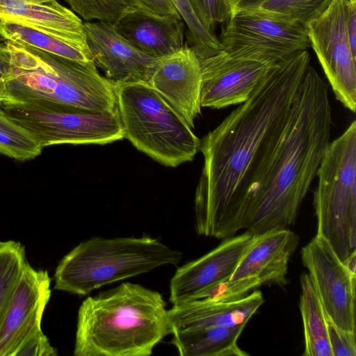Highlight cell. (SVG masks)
<instances>
[{
  "mask_svg": "<svg viewBox=\"0 0 356 356\" xmlns=\"http://www.w3.org/2000/svg\"><path fill=\"white\" fill-rule=\"evenodd\" d=\"M51 282L47 270H36L26 261L0 325V356H15L26 340L41 330Z\"/></svg>",
  "mask_w": 356,
  "mask_h": 356,
  "instance_id": "4fadbf2b",
  "label": "cell"
},
{
  "mask_svg": "<svg viewBox=\"0 0 356 356\" xmlns=\"http://www.w3.org/2000/svg\"><path fill=\"white\" fill-rule=\"evenodd\" d=\"M348 33L352 52L356 56V0L348 2Z\"/></svg>",
  "mask_w": 356,
  "mask_h": 356,
  "instance_id": "836d02e7",
  "label": "cell"
},
{
  "mask_svg": "<svg viewBox=\"0 0 356 356\" xmlns=\"http://www.w3.org/2000/svg\"><path fill=\"white\" fill-rule=\"evenodd\" d=\"M8 100V90L6 82L3 80H0V104L5 101Z\"/></svg>",
  "mask_w": 356,
  "mask_h": 356,
  "instance_id": "74e56055",
  "label": "cell"
},
{
  "mask_svg": "<svg viewBox=\"0 0 356 356\" xmlns=\"http://www.w3.org/2000/svg\"><path fill=\"white\" fill-rule=\"evenodd\" d=\"M73 12L86 22L116 23L124 15L140 9L135 0H65Z\"/></svg>",
  "mask_w": 356,
  "mask_h": 356,
  "instance_id": "4316f807",
  "label": "cell"
},
{
  "mask_svg": "<svg viewBox=\"0 0 356 356\" xmlns=\"http://www.w3.org/2000/svg\"><path fill=\"white\" fill-rule=\"evenodd\" d=\"M195 13L209 30L229 18V10L227 0H189Z\"/></svg>",
  "mask_w": 356,
  "mask_h": 356,
  "instance_id": "f546056e",
  "label": "cell"
},
{
  "mask_svg": "<svg viewBox=\"0 0 356 356\" xmlns=\"http://www.w3.org/2000/svg\"><path fill=\"white\" fill-rule=\"evenodd\" d=\"M11 55L6 42L0 43V80L7 81L12 76Z\"/></svg>",
  "mask_w": 356,
  "mask_h": 356,
  "instance_id": "e575fe53",
  "label": "cell"
},
{
  "mask_svg": "<svg viewBox=\"0 0 356 356\" xmlns=\"http://www.w3.org/2000/svg\"><path fill=\"white\" fill-rule=\"evenodd\" d=\"M201 106L223 108L248 100L275 65L236 58L224 50L200 58Z\"/></svg>",
  "mask_w": 356,
  "mask_h": 356,
  "instance_id": "7c38bea8",
  "label": "cell"
},
{
  "mask_svg": "<svg viewBox=\"0 0 356 356\" xmlns=\"http://www.w3.org/2000/svg\"><path fill=\"white\" fill-rule=\"evenodd\" d=\"M260 286H261V282L254 277L239 280L227 279L208 288L203 292L200 299L213 298L225 301L234 300L243 298L250 291Z\"/></svg>",
  "mask_w": 356,
  "mask_h": 356,
  "instance_id": "f1b7e54d",
  "label": "cell"
},
{
  "mask_svg": "<svg viewBox=\"0 0 356 356\" xmlns=\"http://www.w3.org/2000/svg\"><path fill=\"white\" fill-rule=\"evenodd\" d=\"M185 23L193 49L200 58L222 50L219 39L207 29L194 12L189 0H170Z\"/></svg>",
  "mask_w": 356,
  "mask_h": 356,
  "instance_id": "83f0119b",
  "label": "cell"
},
{
  "mask_svg": "<svg viewBox=\"0 0 356 356\" xmlns=\"http://www.w3.org/2000/svg\"><path fill=\"white\" fill-rule=\"evenodd\" d=\"M298 243V236L286 228L254 236L230 280L254 277L261 285H285L289 261Z\"/></svg>",
  "mask_w": 356,
  "mask_h": 356,
  "instance_id": "e0dca14e",
  "label": "cell"
},
{
  "mask_svg": "<svg viewBox=\"0 0 356 356\" xmlns=\"http://www.w3.org/2000/svg\"><path fill=\"white\" fill-rule=\"evenodd\" d=\"M86 43L92 60L105 77L114 83H147L156 60L139 51L104 22H83Z\"/></svg>",
  "mask_w": 356,
  "mask_h": 356,
  "instance_id": "2e32d148",
  "label": "cell"
},
{
  "mask_svg": "<svg viewBox=\"0 0 356 356\" xmlns=\"http://www.w3.org/2000/svg\"><path fill=\"white\" fill-rule=\"evenodd\" d=\"M58 350L53 347L42 330L26 340L17 349L15 356H57Z\"/></svg>",
  "mask_w": 356,
  "mask_h": 356,
  "instance_id": "1f68e13d",
  "label": "cell"
},
{
  "mask_svg": "<svg viewBox=\"0 0 356 356\" xmlns=\"http://www.w3.org/2000/svg\"><path fill=\"white\" fill-rule=\"evenodd\" d=\"M316 234L344 262L356 252V121L329 143L318 167Z\"/></svg>",
  "mask_w": 356,
  "mask_h": 356,
  "instance_id": "52a82bcc",
  "label": "cell"
},
{
  "mask_svg": "<svg viewBox=\"0 0 356 356\" xmlns=\"http://www.w3.org/2000/svg\"><path fill=\"white\" fill-rule=\"evenodd\" d=\"M343 263L352 274L356 275V252L351 254Z\"/></svg>",
  "mask_w": 356,
  "mask_h": 356,
  "instance_id": "8d00e7d4",
  "label": "cell"
},
{
  "mask_svg": "<svg viewBox=\"0 0 356 356\" xmlns=\"http://www.w3.org/2000/svg\"><path fill=\"white\" fill-rule=\"evenodd\" d=\"M115 86L124 138L138 150L168 167L193 160L201 140L155 90L144 82Z\"/></svg>",
  "mask_w": 356,
  "mask_h": 356,
  "instance_id": "8992f818",
  "label": "cell"
},
{
  "mask_svg": "<svg viewBox=\"0 0 356 356\" xmlns=\"http://www.w3.org/2000/svg\"><path fill=\"white\" fill-rule=\"evenodd\" d=\"M0 19L42 29L89 50L83 22L56 0H0Z\"/></svg>",
  "mask_w": 356,
  "mask_h": 356,
  "instance_id": "d6986e66",
  "label": "cell"
},
{
  "mask_svg": "<svg viewBox=\"0 0 356 356\" xmlns=\"http://www.w3.org/2000/svg\"><path fill=\"white\" fill-rule=\"evenodd\" d=\"M309 65L307 50L278 63L249 99L201 140L204 165L194 199L198 235L224 239L241 229L247 190L281 138Z\"/></svg>",
  "mask_w": 356,
  "mask_h": 356,
  "instance_id": "6da1fadb",
  "label": "cell"
},
{
  "mask_svg": "<svg viewBox=\"0 0 356 356\" xmlns=\"http://www.w3.org/2000/svg\"><path fill=\"white\" fill-rule=\"evenodd\" d=\"M113 24L133 47L152 58L165 56L184 46L185 23L181 18L154 16L138 9Z\"/></svg>",
  "mask_w": 356,
  "mask_h": 356,
  "instance_id": "ffe728a7",
  "label": "cell"
},
{
  "mask_svg": "<svg viewBox=\"0 0 356 356\" xmlns=\"http://www.w3.org/2000/svg\"><path fill=\"white\" fill-rule=\"evenodd\" d=\"M161 294L123 282L88 296L79 307L75 356H148L172 333Z\"/></svg>",
  "mask_w": 356,
  "mask_h": 356,
  "instance_id": "3957f363",
  "label": "cell"
},
{
  "mask_svg": "<svg viewBox=\"0 0 356 356\" xmlns=\"http://www.w3.org/2000/svg\"><path fill=\"white\" fill-rule=\"evenodd\" d=\"M181 258V251L150 236L92 237L60 260L54 275V289L86 296L163 266H177Z\"/></svg>",
  "mask_w": 356,
  "mask_h": 356,
  "instance_id": "5b68a950",
  "label": "cell"
},
{
  "mask_svg": "<svg viewBox=\"0 0 356 356\" xmlns=\"http://www.w3.org/2000/svg\"><path fill=\"white\" fill-rule=\"evenodd\" d=\"M332 127L328 85L309 65L282 136L247 190L241 229L256 236L294 224L330 143Z\"/></svg>",
  "mask_w": 356,
  "mask_h": 356,
  "instance_id": "7a4b0ae2",
  "label": "cell"
},
{
  "mask_svg": "<svg viewBox=\"0 0 356 356\" xmlns=\"http://www.w3.org/2000/svg\"><path fill=\"white\" fill-rule=\"evenodd\" d=\"M245 325L177 330L170 343L181 356H247L237 344Z\"/></svg>",
  "mask_w": 356,
  "mask_h": 356,
  "instance_id": "44dd1931",
  "label": "cell"
},
{
  "mask_svg": "<svg viewBox=\"0 0 356 356\" xmlns=\"http://www.w3.org/2000/svg\"><path fill=\"white\" fill-rule=\"evenodd\" d=\"M254 236L246 231L224 238L208 253L177 268L170 281V302L176 305L198 300L208 288L230 279Z\"/></svg>",
  "mask_w": 356,
  "mask_h": 356,
  "instance_id": "9a60e30c",
  "label": "cell"
},
{
  "mask_svg": "<svg viewBox=\"0 0 356 356\" xmlns=\"http://www.w3.org/2000/svg\"><path fill=\"white\" fill-rule=\"evenodd\" d=\"M300 287L299 307L305 339L302 355L332 356L328 339L327 316L308 274L301 275Z\"/></svg>",
  "mask_w": 356,
  "mask_h": 356,
  "instance_id": "7402d4cb",
  "label": "cell"
},
{
  "mask_svg": "<svg viewBox=\"0 0 356 356\" xmlns=\"http://www.w3.org/2000/svg\"><path fill=\"white\" fill-rule=\"evenodd\" d=\"M264 303L260 291L234 300L202 298L173 305L168 309L172 332L181 330L246 323Z\"/></svg>",
  "mask_w": 356,
  "mask_h": 356,
  "instance_id": "ac0fdd59",
  "label": "cell"
},
{
  "mask_svg": "<svg viewBox=\"0 0 356 356\" xmlns=\"http://www.w3.org/2000/svg\"><path fill=\"white\" fill-rule=\"evenodd\" d=\"M42 149L35 137L13 121L0 106V154L24 161L39 156Z\"/></svg>",
  "mask_w": 356,
  "mask_h": 356,
  "instance_id": "484cf974",
  "label": "cell"
},
{
  "mask_svg": "<svg viewBox=\"0 0 356 356\" xmlns=\"http://www.w3.org/2000/svg\"><path fill=\"white\" fill-rule=\"evenodd\" d=\"M348 0H332L326 10L307 25L308 38L335 98L356 110V56L348 33Z\"/></svg>",
  "mask_w": 356,
  "mask_h": 356,
  "instance_id": "30bf717a",
  "label": "cell"
},
{
  "mask_svg": "<svg viewBox=\"0 0 356 356\" xmlns=\"http://www.w3.org/2000/svg\"><path fill=\"white\" fill-rule=\"evenodd\" d=\"M6 42L13 67L6 81L8 101L118 112L115 83L101 75L92 61L81 63Z\"/></svg>",
  "mask_w": 356,
  "mask_h": 356,
  "instance_id": "277c9868",
  "label": "cell"
},
{
  "mask_svg": "<svg viewBox=\"0 0 356 356\" xmlns=\"http://www.w3.org/2000/svg\"><path fill=\"white\" fill-rule=\"evenodd\" d=\"M135 1L138 3L140 10L151 15L181 18L170 0H135Z\"/></svg>",
  "mask_w": 356,
  "mask_h": 356,
  "instance_id": "d6a6232c",
  "label": "cell"
},
{
  "mask_svg": "<svg viewBox=\"0 0 356 356\" xmlns=\"http://www.w3.org/2000/svg\"><path fill=\"white\" fill-rule=\"evenodd\" d=\"M332 0H267L250 12L272 19L303 26L321 15Z\"/></svg>",
  "mask_w": 356,
  "mask_h": 356,
  "instance_id": "cb8c5ba5",
  "label": "cell"
},
{
  "mask_svg": "<svg viewBox=\"0 0 356 356\" xmlns=\"http://www.w3.org/2000/svg\"><path fill=\"white\" fill-rule=\"evenodd\" d=\"M147 84L194 128L201 114L202 74L200 58L193 47L184 46L156 58Z\"/></svg>",
  "mask_w": 356,
  "mask_h": 356,
  "instance_id": "5bb4252c",
  "label": "cell"
},
{
  "mask_svg": "<svg viewBox=\"0 0 356 356\" xmlns=\"http://www.w3.org/2000/svg\"><path fill=\"white\" fill-rule=\"evenodd\" d=\"M0 106L43 148L59 144L105 145L124 138L118 112L11 101Z\"/></svg>",
  "mask_w": 356,
  "mask_h": 356,
  "instance_id": "ba28073f",
  "label": "cell"
},
{
  "mask_svg": "<svg viewBox=\"0 0 356 356\" xmlns=\"http://www.w3.org/2000/svg\"><path fill=\"white\" fill-rule=\"evenodd\" d=\"M218 38L232 56L275 65L311 47L306 27L250 12L229 17Z\"/></svg>",
  "mask_w": 356,
  "mask_h": 356,
  "instance_id": "9c48e42d",
  "label": "cell"
},
{
  "mask_svg": "<svg viewBox=\"0 0 356 356\" xmlns=\"http://www.w3.org/2000/svg\"><path fill=\"white\" fill-rule=\"evenodd\" d=\"M301 259L327 317L338 327L355 332L356 275L318 234L302 248Z\"/></svg>",
  "mask_w": 356,
  "mask_h": 356,
  "instance_id": "8fae6325",
  "label": "cell"
},
{
  "mask_svg": "<svg viewBox=\"0 0 356 356\" xmlns=\"http://www.w3.org/2000/svg\"><path fill=\"white\" fill-rule=\"evenodd\" d=\"M26 261L25 247L21 242L0 241V325Z\"/></svg>",
  "mask_w": 356,
  "mask_h": 356,
  "instance_id": "d4e9b609",
  "label": "cell"
},
{
  "mask_svg": "<svg viewBox=\"0 0 356 356\" xmlns=\"http://www.w3.org/2000/svg\"><path fill=\"white\" fill-rule=\"evenodd\" d=\"M0 36L6 41L29 45L81 63L92 61L89 50L47 31L11 20L0 19Z\"/></svg>",
  "mask_w": 356,
  "mask_h": 356,
  "instance_id": "603a6c76",
  "label": "cell"
},
{
  "mask_svg": "<svg viewBox=\"0 0 356 356\" xmlns=\"http://www.w3.org/2000/svg\"><path fill=\"white\" fill-rule=\"evenodd\" d=\"M229 17L241 12L250 10L267 0H227Z\"/></svg>",
  "mask_w": 356,
  "mask_h": 356,
  "instance_id": "d590c367",
  "label": "cell"
},
{
  "mask_svg": "<svg viewBox=\"0 0 356 356\" xmlns=\"http://www.w3.org/2000/svg\"><path fill=\"white\" fill-rule=\"evenodd\" d=\"M327 324L332 356H356L355 332L338 327L327 317Z\"/></svg>",
  "mask_w": 356,
  "mask_h": 356,
  "instance_id": "4dcf8cb0",
  "label": "cell"
}]
</instances>
